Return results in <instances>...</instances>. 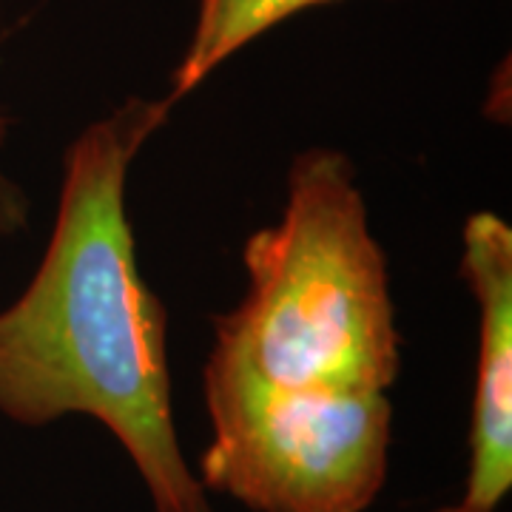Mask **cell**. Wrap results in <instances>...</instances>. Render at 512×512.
Masks as SVG:
<instances>
[{
  "label": "cell",
  "instance_id": "1",
  "mask_svg": "<svg viewBox=\"0 0 512 512\" xmlns=\"http://www.w3.org/2000/svg\"><path fill=\"white\" fill-rule=\"evenodd\" d=\"M165 111L131 100L69 148L49 248L0 311V413L23 427L92 416L123 444L154 512H214L174 430L165 308L140 276L126 214L128 163Z\"/></svg>",
  "mask_w": 512,
  "mask_h": 512
},
{
  "label": "cell",
  "instance_id": "2",
  "mask_svg": "<svg viewBox=\"0 0 512 512\" xmlns=\"http://www.w3.org/2000/svg\"><path fill=\"white\" fill-rule=\"evenodd\" d=\"M245 271L248 293L220 322L211 359L285 387L387 393L396 382L387 262L342 151L296 157L285 214L248 239Z\"/></svg>",
  "mask_w": 512,
  "mask_h": 512
},
{
  "label": "cell",
  "instance_id": "3",
  "mask_svg": "<svg viewBox=\"0 0 512 512\" xmlns=\"http://www.w3.org/2000/svg\"><path fill=\"white\" fill-rule=\"evenodd\" d=\"M205 490L254 512H365L387 481L393 407L382 390L285 387L208 359Z\"/></svg>",
  "mask_w": 512,
  "mask_h": 512
},
{
  "label": "cell",
  "instance_id": "4",
  "mask_svg": "<svg viewBox=\"0 0 512 512\" xmlns=\"http://www.w3.org/2000/svg\"><path fill=\"white\" fill-rule=\"evenodd\" d=\"M461 276L478 305V367L464 507L495 512L512 487V231L478 211L464 225Z\"/></svg>",
  "mask_w": 512,
  "mask_h": 512
},
{
  "label": "cell",
  "instance_id": "5",
  "mask_svg": "<svg viewBox=\"0 0 512 512\" xmlns=\"http://www.w3.org/2000/svg\"><path fill=\"white\" fill-rule=\"evenodd\" d=\"M251 3H254V0H200V15H197V26H194L191 46H188V52H185L180 72L174 74L171 97L165 100L168 109L174 106V100H180L183 94L191 92L205 74H211L208 60H211V52H214L217 40H220L222 32H225V29H228Z\"/></svg>",
  "mask_w": 512,
  "mask_h": 512
},
{
  "label": "cell",
  "instance_id": "6",
  "mask_svg": "<svg viewBox=\"0 0 512 512\" xmlns=\"http://www.w3.org/2000/svg\"><path fill=\"white\" fill-rule=\"evenodd\" d=\"M319 3H330V0H254L242 15H239L225 32L217 40L214 52H211V60H208V69L214 72L220 66L222 60L239 52L245 43H251L254 37H259L262 32H268L271 26L282 23L291 15H299L311 6H319Z\"/></svg>",
  "mask_w": 512,
  "mask_h": 512
},
{
  "label": "cell",
  "instance_id": "7",
  "mask_svg": "<svg viewBox=\"0 0 512 512\" xmlns=\"http://www.w3.org/2000/svg\"><path fill=\"white\" fill-rule=\"evenodd\" d=\"M6 131H9V120L0 114V146L6 140ZM0 220H12L20 222V205H18V194L6 185V180L0 177Z\"/></svg>",
  "mask_w": 512,
  "mask_h": 512
},
{
  "label": "cell",
  "instance_id": "8",
  "mask_svg": "<svg viewBox=\"0 0 512 512\" xmlns=\"http://www.w3.org/2000/svg\"><path fill=\"white\" fill-rule=\"evenodd\" d=\"M433 512H476V510H470V507H464V504H453V507H441V510H433Z\"/></svg>",
  "mask_w": 512,
  "mask_h": 512
}]
</instances>
